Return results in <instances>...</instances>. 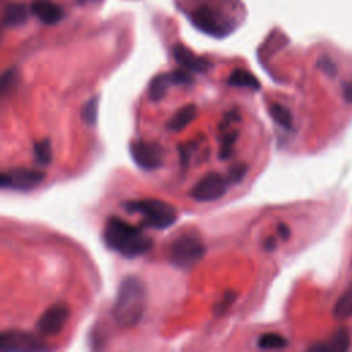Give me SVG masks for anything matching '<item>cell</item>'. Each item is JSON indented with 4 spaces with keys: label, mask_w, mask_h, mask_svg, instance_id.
<instances>
[{
    "label": "cell",
    "mask_w": 352,
    "mask_h": 352,
    "mask_svg": "<svg viewBox=\"0 0 352 352\" xmlns=\"http://www.w3.org/2000/svg\"><path fill=\"white\" fill-rule=\"evenodd\" d=\"M147 304L146 285L138 276H126L120 283L111 309L113 319L120 327H133L143 318Z\"/></svg>",
    "instance_id": "6da1fadb"
},
{
    "label": "cell",
    "mask_w": 352,
    "mask_h": 352,
    "mask_svg": "<svg viewBox=\"0 0 352 352\" xmlns=\"http://www.w3.org/2000/svg\"><path fill=\"white\" fill-rule=\"evenodd\" d=\"M103 241L109 249L128 258L142 256L153 248L150 236L120 217H110L106 221Z\"/></svg>",
    "instance_id": "7a4b0ae2"
},
{
    "label": "cell",
    "mask_w": 352,
    "mask_h": 352,
    "mask_svg": "<svg viewBox=\"0 0 352 352\" xmlns=\"http://www.w3.org/2000/svg\"><path fill=\"white\" fill-rule=\"evenodd\" d=\"M125 209L131 213L140 214L147 226L158 230L170 227L177 219L176 209L172 205L154 198L128 201Z\"/></svg>",
    "instance_id": "3957f363"
},
{
    "label": "cell",
    "mask_w": 352,
    "mask_h": 352,
    "mask_svg": "<svg viewBox=\"0 0 352 352\" xmlns=\"http://www.w3.org/2000/svg\"><path fill=\"white\" fill-rule=\"evenodd\" d=\"M205 245L195 232H187L176 238L170 246L169 257L173 265L190 268L205 254Z\"/></svg>",
    "instance_id": "277c9868"
},
{
    "label": "cell",
    "mask_w": 352,
    "mask_h": 352,
    "mask_svg": "<svg viewBox=\"0 0 352 352\" xmlns=\"http://www.w3.org/2000/svg\"><path fill=\"white\" fill-rule=\"evenodd\" d=\"M129 153L135 164L144 170H154L164 164L165 153L161 144L147 140H133L129 144Z\"/></svg>",
    "instance_id": "5b68a950"
},
{
    "label": "cell",
    "mask_w": 352,
    "mask_h": 352,
    "mask_svg": "<svg viewBox=\"0 0 352 352\" xmlns=\"http://www.w3.org/2000/svg\"><path fill=\"white\" fill-rule=\"evenodd\" d=\"M227 186V179H224L220 173L212 172L205 175L194 184L190 195L192 199L198 202L216 201L226 194Z\"/></svg>",
    "instance_id": "8992f818"
},
{
    "label": "cell",
    "mask_w": 352,
    "mask_h": 352,
    "mask_svg": "<svg viewBox=\"0 0 352 352\" xmlns=\"http://www.w3.org/2000/svg\"><path fill=\"white\" fill-rule=\"evenodd\" d=\"M70 309L63 302H56L48 307L37 320V330L43 336H55L60 333L67 323Z\"/></svg>",
    "instance_id": "52a82bcc"
},
{
    "label": "cell",
    "mask_w": 352,
    "mask_h": 352,
    "mask_svg": "<svg viewBox=\"0 0 352 352\" xmlns=\"http://www.w3.org/2000/svg\"><path fill=\"white\" fill-rule=\"evenodd\" d=\"M191 22L198 30L210 36L221 37L230 32V25L224 22L219 16V14L209 7L197 8L191 14Z\"/></svg>",
    "instance_id": "ba28073f"
},
{
    "label": "cell",
    "mask_w": 352,
    "mask_h": 352,
    "mask_svg": "<svg viewBox=\"0 0 352 352\" xmlns=\"http://www.w3.org/2000/svg\"><path fill=\"white\" fill-rule=\"evenodd\" d=\"M44 179V173L36 169H14L10 172H0V188L30 190L38 186Z\"/></svg>",
    "instance_id": "9c48e42d"
},
{
    "label": "cell",
    "mask_w": 352,
    "mask_h": 352,
    "mask_svg": "<svg viewBox=\"0 0 352 352\" xmlns=\"http://www.w3.org/2000/svg\"><path fill=\"white\" fill-rule=\"evenodd\" d=\"M192 82V77L186 70H172L155 76L148 85V96L153 100H161L172 85H188Z\"/></svg>",
    "instance_id": "30bf717a"
},
{
    "label": "cell",
    "mask_w": 352,
    "mask_h": 352,
    "mask_svg": "<svg viewBox=\"0 0 352 352\" xmlns=\"http://www.w3.org/2000/svg\"><path fill=\"white\" fill-rule=\"evenodd\" d=\"M47 349L37 337L25 331H4L0 333V352L7 351H41Z\"/></svg>",
    "instance_id": "8fae6325"
},
{
    "label": "cell",
    "mask_w": 352,
    "mask_h": 352,
    "mask_svg": "<svg viewBox=\"0 0 352 352\" xmlns=\"http://www.w3.org/2000/svg\"><path fill=\"white\" fill-rule=\"evenodd\" d=\"M172 52H173L175 59L177 60V63L182 65L183 67L188 69V70L204 73V72H206L210 67V62L209 60L195 55L192 51H190L188 48H186L182 44L173 45Z\"/></svg>",
    "instance_id": "7c38bea8"
},
{
    "label": "cell",
    "mask_w": 352,
    "mask_h": 352,
    "mask_svg": "<svg viewBox=\"0 0 352 352\" xmlns=\"http://www.w3.org/2000/svg\"><path fill=\"white\" fill-rule=\"evenodd\" d=\"M32 12L47 25H54L63 18L62 8L51 0H34L32 3Z\"/></svg>",
    "instance_id": "4fadbf2b"
},
{
    "label": "cell",
    "mask_w": 352,
    "mask_h": 352,
    "mask_svg": "<svg viewBox=\"0 0 352 352\" xmlns=\"http://www.w3.org/2000/svg\"><path fill=\"white\" fill-rule=\"evenodd\" d=\"M351 346V337L349 333L345 329H340L330 341L323 342V344H316L312 345L309 349L311 351H318V352H342L349 349Z\"/></svg>",
    "instance_id": "5bb4252c"
},
{
    "label": "cell",
    "mask_w": 352,
    "mask_h": 352,
    "mask_svg": "<svg viewBox=\"0 0 352 352\" xmlns=\"http://www.w3.org/2000/svg\"><path fill=\"white\" fill-rule=\"evenodd\" d=\"M197 117V107L195 104H186L180 107L173 117L168 121L166 128L172 132H180L186 126H188Z\"/></svg>",
    "instance_id": "9a60e30c"
},
{
    "label": "cell",
    "mask_w": 352,
    "mask_h": 352,
    "mask_svg": "<svg viewBox=\"0 0 352 352\" xmlns=\"http://www.w3.org/2000/svg\"><path fill=\"white\" fill-rule=\"evenodd\" d=\"M230 114H231V120H224V122L220 126V131H221L220 158L221 160L230 158V155L232 153V148H234V144H235V140H236V136H238V132L231 128V122L234 121L232 120L234 113H230Z\"/></svg>",
    "instance_id": "2e32d148"
},
{
    "label": "cell",
    "mask_w": 352,
    "mask_h": 352,
    "mask_svg": "<svg viewBox=\"0 0 352 352\" xmlns=\"http://www.w3.org/2000/svg\"><path fill=\"white\" fill-rule=\"evenodd\" d=\"M333 315L337 320H346L352 318V282L334 304Z\"/></svg>",
    "instance_id": "e0dca14e"
},
{
    "label": "cell",
    "mask_w": 352,
    "mask_h": 352,
    "mask_svg": "<svg viewBox=\"0 0 352 352\" xmlns=\"http://www.w3.org/2000/svg\"><path fill=\"white\" fill-rule=\"evenodd\" d=\"M228 84L232 87H242L250 89H258L260 87L258 80L252 73L243 69H235L228 77Z\"/></svg>",
    "instance_id": "ac0fdd59"
},
{
    "label": "cell",
    "mask_w": 352,
    "mask_h": 352,
    "mask_svg": "<svg viewBox=\"0 0 352 352\" xmlns=\"http://www.w3.org/2000/svg\"><path fill=\"white\" fill-rule=\"evenodd\" d=\"M28 18V8L25 4H10L6 11L4 22L8 26L22 25Z\"/></svg>",
    "instance_id": "d6986e66"
},
{
    "label": "cell",
    "mask_w": 352,
    "mask_h": 352,
    "mask_svg": "<svg viewBox=\"0 0 352 352\" xmlns=\"http://www.w3.org/2000/svg\"><path fill=\"white\" fill-rule=\"evenodd\" d=\"M257 344L263 349H282L287 345V340L276 333H265L258 338Z\"/></svg>",
    "instance_id": "ffe728a7"
},
{
    "label": "cell",
    "mask_w": 352,
    "mask_h": 352,
    "mask_svg": "<svg viewBox=\"0 0 352 352\" xmlns=\"http://www.w3.org/2000/svg\"><path fill=\"white\" fill-rule=\"evenodd\" d=\"M34 160L40 165H47L52 160V146L48 139L34 143Z\"/></svg>",
    "instance_id": "44dd1931"
},
{
    "label": "cell",
    "mask_w": 352,
    "mask_h": 352,
    "mask_svg": "<svg viewBox=\"0 0 352 352\" xmlns=\"http://www.w3.org/2000/svg\"><path fill=\"white\" fill-rule=\"evenodd\" d=\"M98 110H99V98L98 96H94L91 98L84 106H82V110H81V117L84 120V122L89 126L95 125L96 122V118H98Z\"/></svg>",
    "instance_id": "7402d4cb"
},
{
    "label": "cell",
    "mask_w": 352,
    "mask_h": 352,
    "mask_svg": "<svg viewBox=\"0 0 352 352\" xmlns=\"http://www.w3.org/2000/svg\"><path fill=\"white\" fill-rule=\"evenodd\" d=\"M270 113L272 116V118L283 128H290L292 122H293V117L292 113L282 104L279 103H274L270 109Z\"/></svg>",
    "instance_id": "603a6c76"
},
{
    "label": "cell",
    "mask_w": 352,
    "mask_h": 352,
    "mask_svg": "<svg viewBox=\"0 0 352 352\" xmlns=\"http://www.w3.org/2000/svg\"><path fill=\"white\" fill-rule=\"evenodd\" d=\"M14 81H15V73H14V70L6 72V73L0 77V94L7 92V91L12 87Z\"/></svg>",
    "instance_id": "cb8c5ba5"
},
{
    "label": "cell",
    "mask_w": 352,
    "mask_h": 352,
    "mask_svg": "<svg viewBox=\"0 0 352 352\" xmlns=\"http://www.w3.org/2000/svg\"><path fill=\"white\" fill-rule=\"evenodd\" d=\"M344 98L348 103H352V81L345 84L344 87Z\"/></svg>",
    "instance_id": "d4e9b609"
},
{
    "label": "cell",
    "mask_w": 352,
    "mask_h": 352,
    "mask_svg": "<svg viewBox=\"0 0 352 352\" xmlns=\"http://www.w3.org/2000/svg\"><path fill=\"white\" fill-rule=\"evenodd\" d=\"M278 230H279V234L282 235L283 239H287V238H289V228H287L286 226L279 224V226H278Z\"/></svg>",
    "instance_id": "484cf974"
}]
</instances>
